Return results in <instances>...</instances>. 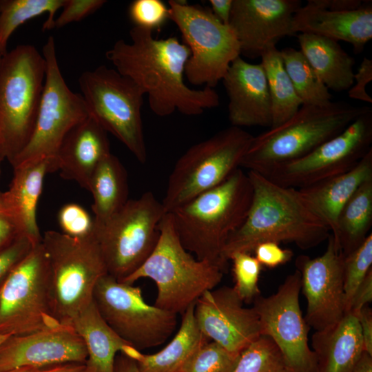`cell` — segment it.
Listing matches in <instances>:
<instances>
[{
	"label": "cell",
	"instance_id": "cell-28",
	"mask_svg": "<svg viewBox=\"0 0 372 372\" xmlns=\"http://www.w3.org/2000/svg\"><path fill=\"white\" fill-rule=\"evenodd\" d=\"M70 325L83 340L87 349L89 372H114L115 358L130 344L107 324L92 300L72 320Z\"/></svg>",
	"mask_w": 372,
	"mask_h": 372
},
{
	"label": "cell",
	"instance_id": "cell-23",
	"mask_svg": "<svg viewBox=\"0 0 372 372\" xmlns=\"http://www.w3.org/2000/svg\"><path fill=\"white\" fill-rule=\"evenodd\" d=\"M110 154L107 132L88 116L63 138L56 156L57 170L88 191L95 169Z\"/></svg>",
	"mask_w": 372,
	"mask_h": 372
},
{
	"label": "cell",
	"instance_id": "cell-52",
	"mask_svg": "<svg viewBox=\"0 0 372 372\" xmlns=\"http://www.w3.org/2000/svg\"><path fill=\"white\" fill-rule=\"evenodd\" d=\"M351 372H372V355L363 351Z\"/></svg>",
	"mask_w": 372,
	"mask_h": 372
},
{
	"label": "cell",
	"instance_id": "cell-55",
	"mask_svg": "<svg viewBox=\"0 0 372 372\" xmlns=\"http://www.w3.org/2000/svg\"><path fill=\"white\" fill-rule=\"evenodd\" d=\"M84 372H89V371H88L87 370V369H86V371H84Z\"/></svg>",
	"mask_w": 372,
	"mask_h": 372
},
{
	"label": "cell",
	"instance_id": "cell-6",
	"mask_svg": "<svg viewBox=\"0 0 372 372\" xmlns=\"http://www.w3.org/2000/svg\"><path fill=\"white\" fill-rule=\"evenodd\" d=\"M45 75L43 54L32 45L0 56V151L10 163L34 131Z\"/></svg>",
	"mask_w": 372,
	"mask_h": 372
},
{
	"label": "cell",
	"instance_id": "cell-42",
	"mask_svg": "<svg viewBox=\"0 0 372 372\" xmlns=\"http://www.w3.org/2000/svg\"><path fill=\"white\" fill-rule=\"evenodd\" d=\"M107 1L104 0H65L62 11L54 19L53 28L80 21L100 9Z\"/></svg>",
	"mask_w": 372,
	"mask_h": 372
},
{
	"label": "cell",
	"instance_id": "cell-3",
	"mask_svg": "<svg viewBox=\"0 0 372 372\" xmlns=\"http://www.w3.org/2000/svg\"><path fill=\"white\" fill-rule=\"evenodd\" d=\"M252 197L249 176L240 167L219 185L169 212L184 248L226 271L224 247L245 220Z\"/></svg>",
	"mask_w": 372,
	"mask_h": 372
},
{
	"label": "cell",
	"instance_id": "cell-20",
	"mask_svg": "<svg viewBox=\"0 0 372 372\" xmlns=\"http://www.w3.org/2000/svg\"><path fill=\"white\" fill-rule=\"evenodd\" d=\"M87 358L86 347L73 327L60 324L26 335L8 336L0 345V372L85 364Z\"/></svg>",
	"mask_w": 372,
	"mask_h": 372
},
{
	"label": "cell",
	"instance_id": "cell-19",
	"mask_svg": "<svg viewBox=\"0 0 372 372\" xmlns=\"http://www.w3.org/2000/svg\"><path fill=\"white\" fill-rule=\"evenodd\" d=\"M301 6L300 0H233L228 25L240 54L260 57L283 37L295 35L293 17Z\"/></svg>",
	"mask_w": 372,
	"mask_h": 372
},
{
	"label": "cell",
	"instance_id": "cell-27",
	"mask_svg": "<svg viewBox=\"0 0 372 372\" xmlns=\"http://www.w3.org/2000/svg\"><path fill=\"white\" fill-rule=\"evenodd\" d=\"M297 40L300 50L329 90L340 92L350 89L355 60L338 41L311 33H298Z\"/></svg>",
	"mask_w": 372,
	"mask_h": 372
},
{
	"label": "cell",
	"instance_id": "cell-49",
	"mask_svg": "<svg viewBox=\"0 0 372 372\" xmlns=\"http://www.w3.org/2000/svg\"><path fill=\"white\" fill-rule=\"evenodd\" d=\"M213 14L223 24L228 25L233 0H209Z\"/></svg>",
	"mask_w": 372,
	"mask_h": 372
},
{
	"label": "cell",
	"instance_id": "cell-54",
	"mask_svg": "<svg viewBox=\"0 0 372 372\" xmlns=\"http://www.w3.org/2000/svg\"><path fill=\"white\" fill-rule=\"evenodd\" d=\"M10 335L0 333V345L6 340V339Z\"/></svg>",
	"mask_w": 372,
	"mask_h": 372
},
{
	"label": "cell",
	"instance_id": "cell-53",
	"mask_svg": "<svg viewBox=\"0 0 372 372\" xmlns=\"http://www.w3.org/2000/svg\"><path fill=\"white\" fill-rule=\"evenodd\" d=\"M4 159H5V157L3 156V155L0 151V174H1V162ZM0 213L6 214L3 209V203H2V192L1 191H0Z\"/></svg>",
	"mask_w": 372,
	"mask_h": 372
},
{
	"label": "cell",
	"instance_id": "cell-56",
	"mask_svg": "<svg viewBox=\"0 0 372 372\" xmlns=\"http://www.w3.org/2000/svg\"><path fill=\"white\" fill-rule=\"evenodd\" d=\"M1 56V55H0V56Z\"/></svg>",
	"mask_w": 372,
	"mask_h": 372
},
{
	"label": "cell",
	"instance_id": "cell-9",
	"mask_svg": "<svg viewBox=\"0 0 372 372\" xmlns=\"http://www.w3.org/2000/svg\"><path fill=\"white\" fill-rule=\"evenodd\" d=\"M166 213L162 202L146 192L129 199L103 223L94 222L93 234L109 275L122 282L145 262L156 245Z\"/></svg>",
	"mask_w": 372,
	"mask_h": 372
},
{
	"label": "cell",
	"instance_id": "cell-2",
	"mask_svg": "<svg viewBox=\"0 0 372 372\" xmlns=\"http://www.w3.org/2000/svg\"><path fill=\"white\" fill-rule=\"evenodd\" d=\"M253 197L243 224L227 241L223 258L250 254L264 242H293L302 249L313 248L331 235L329 227L309 208L297 189L281 186L248 171Z\"/></svg>",
	"mask_w": 372,
	"mask_h": 372
},
{
	"label": "cell",
	"instance_id": "cell-38",
	"mask_svg": "<svg viewBox=\"0 0 372 372\" xmlns=\"http://www.w3.org/2000/svg\"><path fill=\"white\" fill-rule=\"evenodd\" d=\"M230 260L233 262L234 289L243 302L254 301L260 295L258 282L261 265L248 253H236Z\"/></svg>",
	"mask_w": 372,
	"mask_h": 372
},
{
	"label": "cell",
	"instance_id": "cell-51",
	"mask_svg": "<svg viewBox=\"0 0 372 372\" xmlns=\"http://www.w3.org/2000/svg\"><path fill=\"white\" fill-rule=\"evenodd\" d=\"M328 9L340 11L355 10L364 3L360 0H324Z\"/></svg>",
	"mask_w": 372,
	"mask_h": 372
},
{
	"label": "cell",
	"instance_id": "cell-17",
	"mask_svg": "<svg viewBox=\"0 0 372 372\" xmlns=\"http://www.w3.org/2000/svg\"><path fill=\"white\" fill-rule=\"evenodd\" d=\"M322 255L299 256L296 265L301 275V289L307 300L304 320L316 331L329 328L346 314L344 256L331 234Z\"/></svg>",
	"mask_w": 372,
	"mask_h": 372
},
{
	"label": "cell",
	"instance_id": "cell-11",
	"mask_svg": "<svg viewBox=\"0 0 372 372\" xmlns=\"http://www.w3.org/2000/svg\"><path fill=\"white\" fill-rule=\"evenodd\" d=\"M168 4L169 19L178 27L190 52L185 68L187 81L214 88L240 56L234 32L209 8L175 0Z\"/></svg>",
	"mask_w": 372,
	"mask_h": 372
},
{
	"label": "cell",
	"instance_id": "cell-16",
	"mask_svg": "<svg viewBox=\"0 0 372 372\" xmlns=\"http://www.w3.org/2000/svg\"><path fill=\"white\" fill-rule=\"evenodd\" d=\"M301 275H289L276 293L254 300L261 335L270 338L280 350L289 372H316V358L309 347V326L302 316L299 294Z\"/></svg>",
	"mask_w": 372,
	"mask_h": 372
},
{
	"label": "cell",
	"instance_id": "cell-48",
	"mask_svg": "<svg viewBox=\"0 0 372 372\" xmlns=\"http://www.w3.org/2000/svg\"><path fill=\"white\" fill-rule=\"evenodd\" d=\"M85 364L68 363L41 368L23 367L2 372H84Z\"/></svg>",
	"mask_w": 372,
	"mask_h": 372
},
{
	"label": "cell",
	"instance_id": "cell-13",
	"mask_svg": "<svg viewBox=\"0 0 372 372\" xmlns=\"http://www.w3.org/2000/svg\"><path fill=\"white\" fill-rule=\"evenodd\" d=\"M93 301L114 331L140 351L164 343L177 324L176 313L148 304L139 287L108 273L97 282Z\"/></svg>",
	"mask_w": 372,
	"mask_h": 372
},
{
	"label": "cell",
	"instance_id": "cell-36",
	"mask_svg": "<svg viewBox=\"0 0 372 372\" xmlns=\"http://www.w3.org/2000/svg\"><path fill=\"white\" fill-rule=\"evenodd\" d=\"M240 354L229 352L218 343L209 341L189 360L182 372H232Z\"/></svg>",
	"mask_w": 372,
	"mask_h": 372
},
{
	"label": "cell",
	"instance_id": "cell-40",
	"mask_svg": "<svg viewBox=\"0 0 372 372\" xmlns=\"http://www.w3.org/2000/svg\"><path fill=\"white\" fill-rule=\"evenodd\" d=\"M58 221L62 233L72 237H84L93 232L94 218L83 207L75 203L61 208Z\"/></svg>",
	"mask_w": 372,
	"mask_h": 372
},
{
	"label": "cell",
	"instance_id": "cell-22",
	"mask_svg": "<svg viewBox=\"0 0 372 372\" xmlns=\"http://www.w3.org/2000/svg\"><path fill=\"white\" fill-rule=\"evenodd\" d=\"M293 32L311 33L350 43L356 54L362 52L372 38V6L368 1L347 11L326 7L324 0H309L296 12Z\"/></svg>",
	"mask_w": 372,
	"mask_h": 372
},
{
	"label": "cell",
	"instance_id": "cell-37",
	"mask_svg": "<svg viewBox=\"0 0 372 372\" xmlns=\"http://www.w3.org/2000/svg\"><path fill=\"white\" fill-rule=\"evenodd\" d=\"M372 234L355 251L344 258V290L346 313L351 298L372 269Z\"/></svg>",
	"mask_w": 372,
	"mask_h": 372
},
{
	"label": "cell",
	"instance_id": "cell-7",
	"mask_svg": "<svg viewBox=\"0 0 372 372\" xmlns=\"http://www.w3.org/2000/svg\"><path fill=\"white\" fill-rule=\"evenodd\" d=\"M42 245L50 265L52 313L61 324L72 320L93 300L99 280L107 273L106 265L93 234L72 237L49 230Z\"/></svg>",
	"mask_w": 372,
	"mask_h": 372
},
{
	"label": "cell",
	"instance_id": "cell-12",
	"mask_svg": "<svg viewBox=\"0 0 372 372\" xmlns=\"http://www.w3.org/2000/svg\"><path fill=\"white\" fill-rule=\"evenodd\" d=\"M60 324L52 313L50 265L41 242L0 286V333L26 335Z\"/></svg>",
	"mask_w": 372,
	"mask_h": 372
},
{
	"label": "cell",
	"instance_id": "cell-24",
	"mask_svg": "<svg viewBox=\"0 0 372 372\" xmlns=\"http://www.w3.org/2000/svg\"><path fill=\"white\" fill-rule=\"evenodd\" d=\"M13 168L8 189L2 192L5 214L14 223L20 233L34 244L42 241L37 221V207L45 176L57 171L56 159L44 158Z\"/></svg>",
	"mask_w": 372,
	"mask_h": 372
},
{
	"label": "cell",
	"instance_id": "cell-39",
	"mask_svg": "<svg viewBox=\"0 0 372 372\" xmlns=\"http://www.w3.org/2000/svg\"><path fill=\"white\" fill-rule=\"evenodd\" d=\"M134 26L154 32L169 19L168 7L161 0H134L128 9Z\"/></svg>",
	"mask_w": 372,
	"mask_h": 372
},
{
	"label": "cell",
	"instance_id": "cell-26",
	"mask_svg": "<svg viewBox=\"0 0 372 372\" xmlns=\"http://www.w3.org/2000/svg\"><path fill=\"white\" fill-rule=\"evenodd\" d=\"M316 372H351L364 351L359 322L350 313L311 338Z\"/></svg>",
	"mask_w": 372,
	"mask_h": 372
},
{
	"label": "cell",
	"instance_id": "cell-25",
	"mask_svg": "<svg viewBox=\"0 0 372 372\" xmlns=\"http://www.w3.org/2000/svg\"><path fill=\"white\" fill-rule=\"evenodd\" d=\"M371 178L372 149L351 169L297 189L309 208L333 236L342 208L359 187Z\"/></svg>",
	"mask_w": 372,
	"mask_h": 372
},
{
	"label": "cell",
	"instance_id": "cell-4",
	"mask_svg": "<svg viewBox=\"0 0 372 372\" xmlns=\"http://www.w3.org/2000/svg\"><path fill=\"white\" fill-rule=\"evenodd\" d=\"M371 107L331 101L323 106H302L288 121L256 136L240 168L263 174L300 158L346 129Z\"/></svg>",
	"mask_w": 372,
	"mask_h": 372
},
{
	"label": "cell",
	"instance_id": "cell-41",
	"mask_svg": "<svg viewBox=\"0 0 372 372\" xmlns=\"http://www.w3.org/2000/svg\"><path fill=\"white\" fill-rule=\"evenodd\" d=\"M37 245L28 237L21 235L0 249V286L12 270Z\"/></svg>",
	"mask_w": 372,
	"mask_h": 372
},
{
	"label": "cell",
	"instance_id": "cell-46",
	"mask_svg": "<svg viewBox=\"0 0 372 372\" xmlns=\"http://www.w3.org/2000/svg\"><path fill=\"white\" fill-rule=\"evenodd\" d=\"M359 322L363 350L372 355V311L364 306L355 316Z\"/></svg>",
	"mask_w": 372,
	"mask_h": 372
},
{
	"label": "cell",
	"instance_id": "cell-21",
	"mask_svg": "<svg viewBox=\"0 0 372 372\" xmlns=\"http://www.w3.org/2000/svg\"><path fill=\"white\" fill-rule=\"evenodd\" d=\"M222 81L229 99L231 126L271 127L270 95L260 63H249L240 56L231 63Z\"/></svg>",
	"mask_w": 372,
	"mask_h": 372
},
{
	"label": "cell",
	"instance_id": "cell-30",
	"mask_svg": "<svg viewBox=\"0 0 372 372\" xmlns=\"http://www.w3.org/2000/svg\"><path fill=\"white\" fill-rule=\"evenodd\" d=\"M94 199V222L101 224L119 211L127 202L128 183L126 170L110 154L98 165L91 177L89 189Z\"/></svg>",
	"mask_w": 372,
	"mask_h": 372
},
{
	"label": "cell",
	"instance_id": "cell-18",
	"mask_svg": "<svg viewBox=\"0 0 372 372\" xmlns=\"http://www.w3.org/2000/svg\"><path fill=\"white\" fill-rule=\"evenodd\" d=\"M243 302L234 287L223 286L205 291L194 305L202 333L234 353H240L261 335L256 310Z\"/></svg>",
	"mask_w": 372,
	"mask_h": 372
},
{
	"label": "cell",
	"instance_id": "cell-47",
	"mask_svg": "<svg viewBox=\"0 0 372 372\" xmlns=\"http://www.w3.org/2000/svg\"><path fill=\"white\" fill-rule=\"evenodd\" d=\"M21 235L13 220L7 215L0 213V249Z\"/></svg>",
	"mask_w": 372,
	"mask_h": 372
},
{
	"label": "cell",
	"instance_id": "cell-44",
	"mask_svg": "<svg viewBox=\"0 0 372 372\" xmlns=\"http://www.w3.org/2000/svg\"><path fill=\"white\" fill-rule=\"evenodd\" d=\"M372 81V60L364 57L356 73H354L353 84L348 91L350 99L366 103H372V99L366 90V85Z\"/></svg>",
	"mask_w": 372,
	"mask_h": 372
},
{
	"label": "cell",
	"instance_id": "cell-15",
	"mask_svg": "<svg viewBox=\"0 0 372 372\" xmlns=\"http://www.w3.org/2000/svg\"><path fill=\"white\" fill-rule=\"evenodd\" d=\"M371 143L370 107L307 155L260 174L281 186L300 189L351 169L372 149Z\"/></svg>",
	"mask_w": 372,
	"mask_h": 372
},
{
	"label": "cell",
	"instance_id": "cell-1",
	"mask_svg": "<svg viewBox=\"0 0 372 372\" xmlns=\"http://www.w3.org/2000/svg\"><path fill=\"white\" fill-rule=\"evenodd\" d=\"M131 41H116L106 53L122 75L136 83L147 95L150 110L158 116L178 111L197 116L218 107L220 98L214 88H191L185 82L190 52L176 37L155 39L153 32L134 26Z\"/></svg>",
	"mask_w": 372,
	"mask_h": 372
},
{
	"label": "cell",
	"instance_id": "cell-35",
	"mask_svg": "<svg viewBox=\"0 0 372 372\" xmlns=\"http://www.w3.org/2000/svg\"><path fill=\"white\" fill-rule=\"evenodd\" d=\"M232 372H289L272 340L260 335L241 351Z\"/></svg>",
	"mask_w": 372,
	"mask_h": 372
},
{
	"label": "cell",
	"instance_id": "cell-5",
	"mask_svg": "<svg viewBox=\"0 0 372 372\" xmlns=\"http://www.w3.org/2000/svg\"><path fill=\"white\" fill-rule=\"evenodd\" d=\"M156 245L145 262L123 282L152 280L157 288L154 306L174 313L184 311L207 291L214 289L225 272L219 266L194 258L181 244L172 216L166 213L159 224Z\"/></svg>",
	"mask_w": 372,
	"mask_h": 372
},
{
	"label": "cell",
	"instance_id": "cell-32",
	"mask_svg": "<svg viewBox=\"0 0 372 372\" xmlns=\"http://www.w3.org/2000/svg\"><path fill=\"white\" fill-rule=\"evenodd\" d=\"M260 58L271 99V128L291 118L302 105L285 69L280 50L271 48Z\"/></svg>",
	"mask_w": 372,
	"mask_h": 372
},
{
	"label": "cell",
	"instance_id": "cell-10",
	"mask_svg": "<svg viewBox=\"0 0 372 372\" xmlns=\"http://www.w3.org/2000/svg\"><path fill=\"white\" fill-rule=\"evenodd\" d=\"M79 85L89 116L120 141L141 163H145L143 90L130 79L105 65L83 72Z\"/></svg>",
	"mask_w": 372,
	"mask_h": 372
},
{
	"label": "cell",
	"instance_id": "cell-29",
	"mask_svg": "<svg viewBox=\"0 0 372 372\" xmlns=\"http://www.w3.org/2000/svg\"><path fill=\"white\" fill-rule=\"evenodd\" d=\"M195 303L182 314L180 327L169 343L158 352L143 354L136 362L141 372H182L189 360L209 340L199 329L194 316Z\"/></svg>",
	"mask_w": 372,
	"mask_h": 372
},
{
	"label": "cell",
	"instance_id": "cell-31",
	"mask_svg": "<svg viewBox=\"0 0 372 372\" xmlns=\"http://www.w3.org/2000/svg\"><path fill=\"white\" fill-rule=\"evenodd\" d=\"M372 225V178L362 184L345 204L333 236L339 251L348 256L371 234Z\"/></svg>",
	"mask_w": 372,
	"mask_h": 372
},
{
	"label": "cell",
	"instance_id": "cell-50",
	"mask_svg": "<svg viewBox=\"0 0 372 372\" xmlns=\"http://www.w3.org/2000/svg\"><path fill=\"white\" fill-rule=\"evenodd\" d=\"M114 372H141L136 362L120 353L117 354L114 365Z\"/></svg>",
	"mask_w": 372,
	"mask_h": 372
},
{
	"label": "cell",
	"instance_id": "cell-34",
	"mask_svg": "<svg viewBox=\"0 0 372 372\" xmlns=\"http://www.w3.org/2000/svg\"><path fill=\"white\" fill-rule=\"evenodd\" d=\"M285 69L302 106H323L332 95L300 50L285 48L280 50Z\"/></svg>",
	"mask_w": 372,
	"mask_h": 372
},
{
	"label": "cell",
	"instance_id": "cell-8",
	"mask_svg": "<svg viewBox=\"0 0 372 372\" xmlns=\"http://www.w3.org/2000/svg\"><path fill=\"white\" fill-rule=\"evenodd\" d=\"M254 136L231 126L191 146L176 161L162 204L167 213L222 183L240 167Z\"/></svg>",
	"mask_w": 372,
	"mask_h": 372
},
{
	"label": "cell",
	"instance_id": "cell-14",
	"mask_svg": "<svg viewBox=\"0 0 372 372\" xmlns=\"http://www.w3.org/2000/svg\"><path fill=\"white\" fill-rule=\"evenodd\" d=\"M42 54L45 75L35 126L28 144L10 163L12 167L44 158L56 159L66 134L89 116L81 94L73 92L62 76L53 37L47 39Z\"/></svg>",
	"mask_w": 372,
	"mask_h": 372
},
{
	"label": "cell",
	"instance_id": "cell-33",
	"mask_svg": "<svg viewBox=\"0 0 372 372\" xmlns=\"http://www.w3.org/2000/svg\"><path fill=\"white\" fill-rule=\"evenodd\" d=\"M65 0H0V55L6 54L12 33L26 21L48 14L43 30L52 29L56 12Z\"/></svg>",
	"mask_w": 372,
	"mask_h": 372
},
{
	"label": "cell",
	"instance_id": "cell-43",
	"mask_svg": "<svg viewBox=\"0 0 372 372\" xmlns=\"http://www.w3.org/2000/svg\"><path fill=\"white\" fill-rule=\"evenodd\" d=\"M254 257L262 265L273 268L289 261L293 257L290 249H282L275 242H264L258 244L253 251Z\"/></svg>",
	"mask_w": 372,
	"mask_h": 372
},
{
	"label": "cell",
	"instance_id": "cell-45",
	"mask_svg": "<svg viewBox=\"0 0 372 372\" xmlns=\"http://www.w3.org/2000/svg\"><path fill=\"white\" fill-rule=\"evenodd\" d=\"M372 300V269L355 291L347 313L356 316L360 311Z\"/></svg>",
	"mask_w": 372,
	"mask_h": 372
}]
</instances>
